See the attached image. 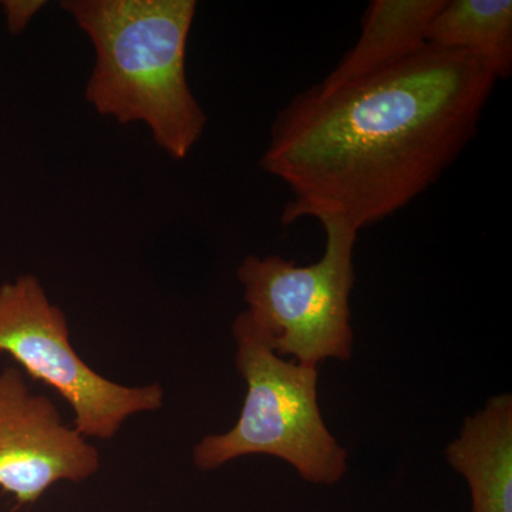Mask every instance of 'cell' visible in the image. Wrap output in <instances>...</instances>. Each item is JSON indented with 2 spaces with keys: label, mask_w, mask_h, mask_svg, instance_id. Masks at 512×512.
Returning <instances> with one entry per match:
<instances>
[{
  "label": "cell",
  "mask_w": 512,
  "mask_h": 512,
  "mask_svg": "<svg viewBox=\"0 0 512 512\" xmlns=\"http://www.w3.org/2000/svg\"><path fill=\"white\" fill-rule=\"evenodd\" d=\"M444 0H373L355 46L328 74L320 90H336L382 72L427 45L431 19Z\"/></svg>",
  "instance_id": "obj_8"
},
{
  "label": "cell",
  "mask_w": 512,
  "mask_h": 512,
  "mask_svg": "<svg viewBox=\"0 0 512 512\" xmlns=\"http://www.w3.org/2000/svg\"><path fill=\"white\" fill-rule=\"evenodd\" d=\"M0 352L66 400L86 439H114L130 417L164 406L161 384L126 386L87 365L70 342L66 315L33 275L0 286Z\"/></svg>",
  "instance_id": "obj_5"
},
{
  "label": "cell",
  "mask_w": 512,
  "mask_h": 512,
  "mask_svg": "<svg viewBox=\"0 0 512 512\" xmlns=\"http://www.w3.org/2000/svg\"><path fill=\"white\" fill-rule=\"evenodd\" d=\"M325 251L298 266L279 255H249L238 268L249 318L281 357L303 365L349 362L353 355L350 295L355 285L357 232L322 222Z\"/></svg>",
  "instance_id": "obj_4"
},
{
  "label": "cell",
  "mask_w": 512,
  "mask_h": 512,
  "mask_svg": "<svg viewBox=\"0 0 512 512\" xmlns=\"http://www.w3.org/2000/svg\"><path fill=\"white\" fill-rule=\"evenodd\" d=\"M497 82L478 57L426 45L359 82L293 97L259 163L291 191L282 224L315 218L359 234L392 217L466 150Z\"/></svg>",
  "instance_id": "obj_1"
},
{
  "label": "cell",
  "mask_w": 512,
  "mask_h": 512,
  "mask_svg": "<svg viewBox=\"0 0 512 512\" xmlns=\"http://www.w3.org/2000/svg\"><path fill=\"white\" fill-rule=\"evenodd\" d=\"M96 50L86 100L120 124L143 121L154 141L184 160L200 141L207 114L187 80L194 0H64Z\"/></svg>",
  "instance_id": "obj_2"
},
{
  "label": "cell",
  "mask_w": 512,
  "mask_h": 512,
  "mask_svg": "<svg viewBox=\"0 0 512 512\" xmlns=\"http://www.w3.org/2000/svg\"><path fill=\"white\" fill-rule=\"evenodd\" d=\"M427 45L483 60L498 80L512 70L511 0H444L431 19Z\"/></svg>",
  "instance_id": "obj_9"
},
{
  "label": "cell",
  "mask_w": 512,
  "mask_h": 512,
  "mask_svg": "<svg viewBox=\"0 0 512 512\" xmlns=\"http://www.w3.org/2000/svg\"><path fill=\"white\" fill-rule=\"evenodd\" d=\"M232 336L247 394L232 429L195 444L194 466L212 471L237 458L271 456L289 464L306 483L339 484L348 474L349 453L320 412L319 366L276 355L247 312L234 320Z\"/></svg>",
  "instance_id": "obj_3"
},
{
  "label": "cell",
  "mask_w": 512,
  "mask_h": 512,
  "mask_svg": "<svg viewBox=\"0 0 512 512\" xmlns=\"http://www.w3.org/2000/svg\"><path fill=\"white\" fill-rule=\"evenodd\" d=\"M444 456L466 480L471 512H512L511 394H495L466 417Z\"/></svg>",
  "instance_id": "obj_7"
},
{
  "label": "cell",
  "mask_w": 512,
  "mask_h": 512,
  "mask_svg": "<svg viewBox=\"0 0 512 512\" xmlns=\"http://www.w3.org/2000/svg\"><path fill=\"white\" fill-rule=\"evenodd\" d=\"M100 464L97 448L33 392L22 370H0V490L33 504L57 483L96 476Z\"/></svg>",
  "instance_id": "obj_6"
},
{
  "label": "cell",
  "mask_w": 512,
  "mask_h": 512,
  "mask_svg": "<svg viewBox=\"0 0 512 512\" xmlns=\"http://www.w3.org/2000/svg\"><path fill=\"white\" fill-rule=\"evenodd\" d=\"M45 5L43 0H3L2 8L10 35H19L28 28L29 23Z\"/></svg>",
  "instance_id": "obj_10"
}]
</instances>
